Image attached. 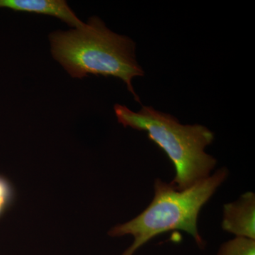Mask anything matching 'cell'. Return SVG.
Returning <instances> with one entry per match:
<instances>
[{"mask_svg":"<svg viewBox=\"0 0 255 255\" xmlns=\"http://www.w3.org/2000/svg\"><path fill=\"white\" fill-rule=\"evenodd\" d=\"M49 41L52 56L72 78L95 75L120 79L140 102L132 80L144 72L135 58V43L112 31L100 17L92 16L82 28L51 32Z\"/></svg>","mask_w":255,"mask_h":255,"instance_id":"obj_1","label":"cell"},{"mask_svg":"<svg viewBox=\"0 0 255 255\" xmlns=\"http://www.w3.org/2000/svg\"><path fill=\"white\" fill-rule=\"evenodd\" d=\"M229 172L221 167L209 177L184 190L172 183L155 179L153 199L137 217L109 231L111 237L130 235L133 243L122 255H133L152 238L172 231H182L191 235L199 248L205 243L198 230V217L203 206L210 200Z\"/></svg>","mask_w":255,"mask_h":255,"instance_id":"obj_2","label":"cell"},{"mask_svg":"<svg viewBox=\"0 0 255 255\" xmlns=\"http://www.w3.org/2000/svg\"><path fill=\"white\" fill-rule=\"evenodd\" d=\"M114 112L119 124L147 132L149 139L167 154L175 168L171 182L184 190L209 177L217 161L205 152L214 141V132L199 124L182 125L169 114L142 106L138 112L116 105Z\"/></svg>","mask_w":255,"mask_h":255,"instance_id":"obj_3","label":"cell"},{"mask_svg":"<svg viewBox=\"0 0 255 255\" xmlns=\"http://www.w3.org/2000/svg\"><path fill=\"white\" fill-rule=\"evenodd\" d=\"M222 228L236 237L255 240V193L248 191L223 206Z\"/></svg>","mask_w":255,"mask_h":255,"instance_id":"obj_4","label":"cell"},{"mask_svg":"<svg viewBox=\"0 0 255 255\" xmlns=\"http://www.w3.org/2000/svg\"><path fill=\"white\" fill-rule=\"evenodd\" d=\"M1 8L54 16L73 28L83 27L85 23L64 0H0Z\"/></svg>","mask_w":255,"mask_h":255,"instance_id":"obj_5","label":"cell"},{"mask_svg":"<svg viewBox=\"0 0 255 255\" xmlns=\"http://www.w3.org/2000/svg\"><path fill=\"white\" fill-rule=\"evenodd\" d=\"M217 255H255V240L233 238L221 245Z\"/></svg>","mask_w":255,"mask_h":255,"instance_id":"obj_6","label":"cell"},{"mask_svg":"<svg viewBox=\"0 0 255 255\" xmlns=\"http://www.w3.org/2000/svg\"><path fill=\"white\" fill-rule=\"evenodd\" d=\"M16 194L9 179L0 174V218L13 205Z\"/></svg>","mask_w":255,"mask_h":255,"instance_id":"obj_7","label":"cell"}]
</instances>
